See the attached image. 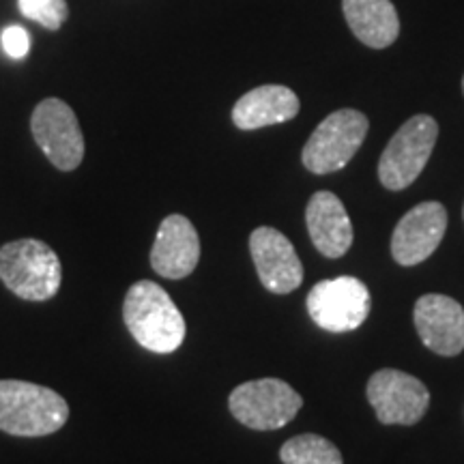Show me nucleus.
I'll use <instances>...</instances> for the list:
<instances>
[{"instance_id":"nucleus-1","label":"nucleus","mask_w":464,"mask_h":464,"mask_svg":"<svg viewBox=\"0 0 464 464\" xmlns=\"http://www.w3.org/2000/svg\"><path fill=\"white\" fill-rule=\"evenodd\" d=\"M127 332L142 348L158 355L174 353L185 340V321L160 284L142 280L127 290L123 304Z\"/></svg>"},{"instance_id":"nucleus-8","label":"nucleus","mask_w":464,"mask_h":464,"mask_svg":"<svg viewBox=\"0 0 464 464\" xmlns=\"http://www.w3.org/2000/svg\"><path fill=\"white\" fill-rule=\"evenodd\" d=\"M365 396L379 421L387 426H415L430 406V392L420 379L392 368L370 376Z\"/></svg>"},{"instance_id":"nucleus-7","label":"nucleus","mask_w":464,"mask_h":464,"mask_svg":"<svg viewBox=\"0 0 464 464\" xmlns=\"http://www.w3.org/2000/svg\"><path fill=\"white\" fill-rule=\"evenodd\" d=\"M307 314L318 327L332 334L355 332L370 314L372 299L362 280L340 276L318 282L307 295Z\"/></svg>"},{"instance_id":"nucleus-4","label":"nucleus","mask_w":464,"mask_h":464,"mask_svg":"<svg viewBox=\"0 0 464 464\" xmlns=\"http://www.w3.org/2000/svg\"><path fill=\"white\" fill-rule=\"evenodd\" d=\"M439 138V125L432 116L417 114L409 119L382 150L379 161V179L382 188L406 189L420 177Z\"/></svg>"},{"instance_id":"nucleus-13","label":"nucleus","mask_w":464,"mask_h":464,"mask_svg":"<svg viewBox=\"0 0 464 464\" xmlns=\"http://www.w3.org/2000/svg\"><path fill=\"white\" fill-rule=\"evenodd\" d=\"M200 260V239L194 224L183 216H168L160 224L150 265L155 274L168 280H183L196 269Z\"/></svg>"},{"instance_id":"nucleus-19","label":"nucleus","mask_w":464,"mask_h":464,"mask_svg":"<svg viewBox=\"0 0 464 464\" xmlns=\"http://www.w3.org/2000/svg\"><path fill=\"white\" fill-rule=\"evenodd\" d=\"M0 45H3L5 54L14 61H22V58L28 56L31 52V34L24 26L20 24H11L7 28H3L0 33Z\"/></svg>"},{"instance_id":"nucleus-14","label":"nucleus","mask_w":464,"mask_h":464,"mask_svg":"<svg viewBox=\"0 0 464 464\" xmlns=\"http://www.w3.org/2000/svg\"><path fill=\"white\" fill-rule=\"evenodd\" d=\"M305 224L323 256L342 258L353 246V224L344 205L332 191H316L307 202Z\"/></svg>"},{"instance_id":"nucleus-17","label":"nucleus","mask_w":464,"mask_h":464,"mask_svg":"<svg viewBox=\"0 0 464 464\" xmlns=\"http://www.w3.org/2000/svg\"><path fill=\"white\" fill-rule=\"evenodd\" d=\"M284 464H344L340 450L318 434H299L286 440L280 450Z\"/></svg>"},{"instance_id":"nucleus-5","label":"nucleus","mask_w":464,"mask_h":464,"mask_svg":"<svg viewBox=\"0 0 464 464\" xmlns=\"http://www.w3.org/2000/svg\"><path fill=\"white\" fill-rule=\"evenodd\" d=\"M301 406L304 398L280 379L243 382L228 398L232 417L252 430H280L295 420Z\"/></svg>"},{"instance_id":"nucleus-20","label":"nucleus","mask_w":464,"mask_h":464,"mask_svg":"<svg viewBox=\"0 0 464 464\" xmlns=\"http://www.w3.org/2000/svg\"><path fill=\"white\" fill-rule=\"evenodd\" d=\"M462 91H464V80H462Z\"/></svg>"},{"instance_id":"nucleus-11","label":"nucleus","mask_w":464,"mask_h":464,"mask_svg":"<svg viewBox=\"0 0 464 464\" xmlns=\"http://www.w3.org/2000/svg\"><path fill=\"white\" fill-rule=\"evenodd\" d=\"M249 252L260 282L269 293L288 295L304 282V265L280 230L260 226L249 237Z\"/></svg>"},{"instance_id":"nucleus-15","label":"nucleus","mask_w":464,"mask_h":464,"mask_svg":"<svg viewBox=\"0 0 464 464\" xmlns=\"http://www.w3.org/2000/svg\"><path fill=\"white\" fill-rule=\"evenodd\" d=\"M299 114V97L288 86L265 84L246 92L232 108V123L252 131L260 127L280 125Z\"/></svg>"},{"instance_id":"nucleus-12","label":"nucleus","mask_w":464,"mask_h":464,"mask_svg":"<svg viewBox=\"0 0 464 464\" xmlns=\"http://www.w3.org/2000/svg\"><path fill=\"white\" fill-rule=\"evenodd\" d=\"M413 321L423 346L443 357L464 351V307L448 295H423L417 299Z\"/></svg>"},{"instance_id":"nucleus-2","label":"nucleus","mask_w":464,"mask_h":464,"mask_svg":"<svg viewBox=\"0 0 464 464\" xmlns=\"http://www.w3.org/2000/svg\"><path fill=\"white\" fill-rule=\"evenodd\" d=\"M67 400L50 387L0 381V430L14 437H45L67 423Z\"/></svg>"},{"instance_id":"nucleus-10","label":"nucleus","mask_w":464,"mask_h":464,"mask_svg":"<svg viewBox=\"0 0 464 464\" xmlns=\"http://www.w3.org/2000/svg\"><path fill=\"white\" fill-rule=\"evenodd\" d=\"M448 230V211L440 202H421L400 219L392 235V256L413 266L430 258Z\"/></svg>"},{"instance_id":"nucleus-16","label":"nucleus","mask_w":464,"mask_h":464,"mask_svg":"<svg viewBox=\"0 0 464 464\" xmlns=\"http://www.w3.org/2000/svg\"><path fill=\"white\" fill-rule=\"evenodd\" d=\"M344 17L359 42L382 50L398 39L400 20L392 0H342Z\"/></svg>"},{"instance_id":"nucleus-21","label":"nucleus","mask_w":464,"mask_h":464,"mask_svg":"<svg viewBox=\"0 0 464 464\" xmlns=\"http://www.w3.org/2000/svg\"><path fill=\"white\" fill-rule=\"evenodd\" d=\"M462 213H464V211H462Z\"/></svg>"},{"instance_id":"nucleus-6","label":"nucleus","mask_w":464,"mask_h":464,"mask_svg":"<svg viewBox=\"0 0 464 464\" xmlns=\"http://www.w3.org/2000/svg\"><path fill=\"white\" fill-rule=\"evenodd\" d=\"M368 127L370 123L365 114L357 110L344 108L329 114L305 142L304 155H301L304 166L314 174L342 170L355 158L365 140Z\"/></svg>"},{"instance_id":"nucleus-18","label":"nucleus","mask_w":464,"mask_h":464,"mask_svg":"<svg viewBox=\"0 0 464 464\" xmlns=\"http://www.w3.org/2000/svg\"><path fill=\"white\" fill-rule=\"evenodd\" d=\"M17 7L22 15L48 31H58L69 15L67 0H17Z\"/></svg>"},{"instance_id":"nucleus-3","label":"nucleus","mask_w":464,"mask_h":464,"mask_svg":"<svg viewBox=\"0 0 464 464\" xmlns=\"http://www.w3.org/2000/svg\"><path fill=\"white\" fill-rule=\"evenodd\" d=\"M0 280L15 297L48 301L61 288V260L44 241H11L0 247Z\"/></svg>"},{"instance_id":"nucleus-9","label":"nucleus","mask_w":464,"mask_h":464,"mask_svg":"<svg viewBox=\"0 0 464 464\" xmlns=\"http://www.w3.org/2000/svg\"><path fill=\"white\" fill-rule=\"evenodd\" d=\"M34 140L58 170H75L84 160V136L75 112L61 100H44L31 119Z\"/></svg>"}]
</instances>
